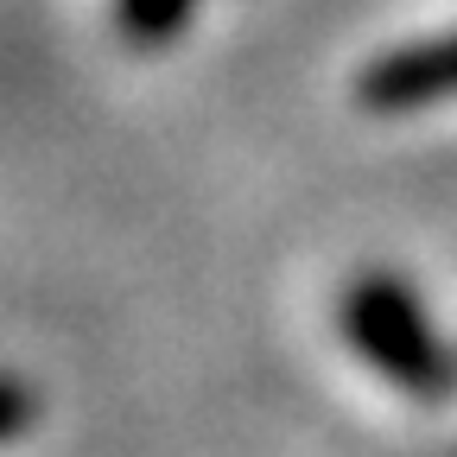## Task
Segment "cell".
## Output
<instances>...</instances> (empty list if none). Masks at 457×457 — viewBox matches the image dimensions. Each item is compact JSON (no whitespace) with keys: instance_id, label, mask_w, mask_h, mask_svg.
Returning <instances> with one entry per match:
<instances>
[{"instance_id":"obj_1","label":"cell","mask_w":457,"mask_h":457,"mask_svg":"<svg viewBox=\"0 0 457 457\" xmlns=\"http://www.w3.org/2000/svg\"><path fill=\"white\" fill-rule=\"evenodd\" d=\"M337 337L375 381H387L407 400H445L457 387V356L438 337L420 286L387 267L356 273L337 293Z\"/></svg>"},{"instance_id":"obj_2","label":"cell","mask_w":457,"mask_h":457,"mask_svg":"<svg viewBox=\"0 0 457 457\" xmlns=\"http://www.w3.org/2000/svg\"><path fill=\"white\" fill-rule=\"evenodd\" d=\"M350 89H356V108L381 114V121H400V114H426V108L457 102V26L375 51L369 64L356 71Z\"/></svg>"},{"instance_id":"obj_3","label":"cell","mask_w":457,"mask_h":457,"mask_svg":"<svg viewBox=\"0 0 457 457\" xmlns=\"http://www.w3.org/2000/svg\"><path fill=\"white\" fill-rule=\"evenodd\" d=\"M191 20H197V0H114V32L140 51L171 45Z\"/></svg>"},{"instance_id":"obj_4","label":"cell","mask_w":457,"mask_h":457,"mask_svg":"<svg viewBox=\"0 0 457 457\" xmlns=\"http://www.w3.org/2000/svg\"><path fill=\"white\" fill-rule=\"evenodd\" d=\"M26 420H32V394H26V381H13L7 387V438H20Z\"/></svg>"}]
</instances>
